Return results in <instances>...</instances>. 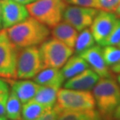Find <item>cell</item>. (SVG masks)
<instances>
[{"label": "cell", "mask_w": 120, "mask_h": 120, "mask_svg": "<svg viewBox=\"0 0 120 120\" xmlns=\"http://www.w3.org/2000/svg\"><path fill=\"white\" fill-rule=\"evenodd\" d=\"M100 77L92 69L87 68L74 77L68 79L64 84L65 88L90 91L98 81Z\"/></svg>", "instance_id": "7c38bea8"}, {"label": "cell", "mask_w": 120, "mask_h": 120, "mask_svg": "<svg viewBox=\"0 0 120 120\" xmlns=\"http://www.w3.org/2000/svg\"><path fill=\"white\" fill-rule=\"evenodd\" d=\"M0 24H1V3H0Z\"/></svg>", "instance_id": "d6a6232c"}, {"label": "cell", "mask_w": 120, "mask_h": 120, "mask_svg": "<svg viewBox=\"0 0 120 120\" xmlns=\"http://www.w3.org/2000/svg\"><path fill=\"white\" fill-rule=\"evenodd\" d=\"M9 93V85L6 81L0 78V95Z\"/></svg>", "instance_id": "83f0119b"}, {"label": "cell", "mask_w": 120, "mask_h": 120, "mask_svg": "<svg viewBox=\"0 0 120 120\" xmlns=\"http://www.w3.org/2000/svg\"><path fill=\"white\" fill-rule=\"evenodd\" d=\"M120 43V20H117L110 34L103 40L100 46H119Z\"/></svg>", "instance_id": "603a6c76"}, {"label": "cell", "mask_w": 120, "mask_h": 120, "mask_svg": "<svg viewBox=\"0 0 120 120\" xmlns=\"http://www.w3.org/2000/svg\"><path fill=\"white\" fill-rule=\"evenodd\" d=\"M104 60L108 66H113L120 64V47L104 46L102 49Z\"/></svg>", "instance_id": "7402d4cb"}, {"label": "cell", "mask_w": 120, "mask_h": 120, "mask_svg": "<svg viewBox=\"0 0 120 120\" xmlns=\"http://www.w3.org/2000/svg\"><path fill=\"white\" fill-rule=\"evenodd\" d=\"M0 120H6V118H2V117H0Z\"/></svg>", "instance_id": "e575fe53"}, {"label": "cell", "mask_w": 120, "mask_h": 120, "mask_svg": "<svg viewBox=\"0 0 120 120\" xmlns=\"http://www.w3.org/2000/svg\"><path fill=\"white\" fill-rule=\"evenodd\" d=\"M39 50L45 68L60 69L74 52L73 48L53 37L43 42L40 45Z\"/></svg>", "instance_id": "8992f818"}, {"label": "cell", "mask_w": 120, "mask_h": 120, "mask_svg": "<svg viewBox=\"0 0 120 120\" xmlns=\"http://www.w3.org/2000/svg\"><path fill=\"white\" fill-rule=\"evenodd\" d=\"M93 95L98 112L109 118L120 104V87L112 78H101L94 87Z\"/></svg>", "instance_id": "7a4b0ae2"}, {"label": "cell", "mask_w": 120, "mask_h": 120, "mask_svg": "<svg viewBox=\"0 0 120 120\" xmlns=\"http://www.w3.org/2000/svg\"><path fill=\"white\" fill-rule=\"evenodd\" d=\"M45 69L39 48L36 46L20 48L17 64V79H30Z\"/></svg>", "instance_id": "5b68a950"}, {"label": "cell", "mask_w": 120, "mask_h": 120, "mask_svg": "<svg viewBox=\"0 0 120 120\" xmlns=\"http://www.w3.org/2000/svg\"><path fill=\"white\" fill-rule=\"evenodd\" d=\"M52 37L65 43L68 47L74 48L78 36V31L66 22H60L52 28Z\"/></svg>", "instance_id": "5bb4252c"}, {"label": "cell", "mask_w": 120, "mask_h": 120, "mask_svg": "<svg viewBox=\"0 0 120 120\" xmlns=\"http://www.w3.org/2000/svg\"><path fill=\"white\" fill-rule=\"evenodd\" d=\"M115 14H116V16H117V18H120V4L116 8V11H115Z\"/></svg>", "instance_id": "1f68e13d"}, {"label": "cell", "mask_w": 120, "mask_h": 120, "mask_svg": "<svg viewBox=\"0 0 120 120\" xmlns=\"http://www.w3.org/2000/svg\"><path fill=\"white\" fill-rule=\"evenodd\" d=\"M20 48L12 43L6 29L0 31V77L17 79V64Z\"/></svg>", "instance_id": "52a82bcc"}, {"label": "cell", "mask_w": 120, "mask_h": 120, "mask_svg": "<svg viewBox=\"0 0 120 120\" xmlns=\"http://www.w3.org/2000/svg\"><path fill=\"white\" fill-rule=\"evenodd\" d=\"M11 85L12 91L18 97L20 101L24 105L32 100L39 89L40 86L34 81L23 79L20 81L8 80Z\"/></svg>", "instance_id": "4fadbf2b"}, {"label": "cell", "mask_w": 120, "mask_h": 120, "mask_svg": "<svg viewBox=\"0 0 120 120\" xmlns=\"http://www.w3.org/2000/svg\"><path fill=\"white\" fill-rule=\"evenodd\" d=\"M95 100L90 91L58 89L55 107L62 111H84L95 108Z\"/></svg>", "instance_id": "277c9868"}, {"label": "cell", "mask_w": 120, "mask_h": 120, "mask_svg": "<svg viewBox=\"0 0 120 120\" xmlns=\"http://www.w3.org/2000/svg\"><path fill=\"white\" fill-rule=\"evenodd\" d=\"M98 9L105 12H115L120 4V0H97Z\"/></svg>", "instance_id": "cb8c5ba5"}, {"label": "cell", "mask_w": 120, "mask_h": 120, "mask_svg": "<svg viewBox=\"0 0 120 120\" xmlns=\"http://www.w3.org/2000/svg\"><path fill=\"white\" fill-rule=\"evenodd\" d=\"M33 78L34 81L39 85L55 86L58 88H60L66 80L59 69L52 68L43 69Z\"/></svg>", "instance_id": "9a60e30c"}, {"label": "cell", "mask_w": 120, "mask_h": 120, "mask_svg": "<svg viewBox=\"0 0 120 120\" xmlns=\"http://www.w3.org/2000/svg\"><path fill=\"white\" fill-rule=\"evenodd\" d=\"M119 47H120V43H119Z\"/></svg>", "instance_id": "8d00e7d4"}, {"label": "cell", "mask_w": 120, "mask_h": 120, "mask_svg": "<svg viewBox=\"0 0 120 120\" xmlns=\"http://www.w3.org/2000/svg\"><path fill=\"white\" fill-rule=\"evenodd\" d=\"M67 3L73 6L95 8L98 9V4L97 0H66Z\"/></svg>", "instance_id": "d4e9b609"}, {"label": "cell", "mask_w": 120, "mask_h": 120, "mask_svg": "<svg viewBox=\"0 0 120 120\" xmlns=\"http://www.w3.org/2000/svg\"><path fill=\"white\" fill-rule=\"evenodd\" d=\"M58 89L59 88L55 86L41 85L32 100L42 105L47 109H52L56 102Z\"/></svg>", "instance_id": "2e32d148"}, {"label": "cell", "mask_w": 120, "mask_h": 120, "mask_svg": "<svg viewBox=\"0 0 120 120\" xmlns=\"http://www.w3.org/2000/svg\"><path fill=\"white\" fill-rule=\"evenodd\" d=\"M118 120H119V119H118Z\"/></svg>", "instance_id": "74e56055"}, {"label": "cell", "mask_w": 120, "mask_h": 120, "mask_svg": "<svg viewBox=\"0 0 120 120\" xmlns=\"http://www.w3.org/2000/svg\"><path fill=\"white\" fill-rule=\"evenodd\" d=\"M113 116H114V118H116V119L120 120V104L116 107V109H115V111L113 112Z\"/></svg>", "instance_id": "f1b7e54d"}, {"label": "cell", "mask_w": 120, "mask_h": 120, "mask_svg": "<svg viewBox=\"0 0 120 120\" xmlns=\"http://www.w3.org/2000/svg\"><path fill=\"white\" fill-rule=\"evenodd\" d=\"M60 112L54 106L52 109H47L37 120H57Z\"/></svg>", "instance_id": "484cf974"}, {"label": "cell", "mask_w": 120, "mask_h": 120, "mask_svg": "<svg viewBox=\"0 0 120 120\" xmlns=\"http://www.w3.org/2000/svg\"><path fill=\"white\" fill-rule=\"evenodd\" d=\"M57 120H105V118L95 109L84 111H62Z\"/></svg>", "instance_id": "ac0fdd59"}, {"label": "cell", "mask_w": 120, "mask_h": 120, "mask_svg": "<svg viewBox=\"0 0 120 120\" xmlns=\"http://www.w3.org/2000/svg\"><path fill=\"white\" fill-rule=\"evenodd\" d=\"M88 64L89 67L101 78H112L102 54V48L100 45H94L85 51L79 54Z\"/></svg>", "instance_id": "8fae6325"}, {"label": "cell", "mask_w": 120, "mask_h": 120, "mask_svg": "<svg viewBox=\"0 0 120 120\" xmlns=\"http://www.w3.org/2000/svg\"><path fill=\"white\" fill-rule=\"evenodd\" d=\"M1 26H1V24H0V31H1Z\"/></svg>", "instance_id": "d590c367"}, {"label": "cell", "mask_w": 120, "mask_h": 120, "mask_svg": "<svg viewBox=\"0 0 120 120\" xmlns=\"http://www.w3.org/2000/svg\"><path fill=\"white\" fill-rule=\"evenodd\" d=\"M10 40L19 48L41 45L48 39L49 27L33 17L6 29Z\"/></svg>", "instance_id": "6da1fadb"}, {"label": "cell", "mask_w": 120, "mask_h": 120, "mask_svg": "<svg viewBox=\"0 0 120 120\" xmlns=\"http://www.w3.org/2000/svg\"><path fill=\"white\" fill-rule=\"evenodd\" d=\"M117 80H118V82L119 83V85H120V75H119L118 77H117Z\"/></svg>", "instance_id": "836d02e7"}, {"label": "cell", "mask_w": 120, "mask_h": 120, "mask_svg": "<svg viewBox=\"0 0 120 120\" xmlns=\"http://www.w3.org/2000/svg\"><path fill=\"white\" fill-rule=\"evenodd\" d=\"M66 7V0H37L26 6L30 16L49 28L61 22Z\"/></svg>", "instance_id": "3957f363"}, {"label": "cell", "mask_w": 120, "mask_h": 120, "mask_svg": "<svg viewBox=\"0 0 120 120\" xmlns=\"http://www.w3.org/2000/svg\"><path fill=\"white\" fill-rule=\"evenodd\" d=\"M87 68L88 64L80 55L71 56L62 66L61 72L65 79H70Z\"/></svg>", "instance_id": "e0dca14e"}, {"label": "cell", "mask_w": 120, "mask_h": 120, "mask_svg": "<svg viewBox=\"0 0 120 120\" xmlns=\"http://www.w3.org/2000/svg\"><path fill=\"white\" fill-rule=\"evenodd\" d=\"M47 109L34 100L23 105L21 120H37Z\"/></svg>", "instance_id": "d6986e66"}, {"label": "cell", "mask_w": 120, "mask_h": 120, "mask_svg": "<svg viewBox=\"0 0 120 120\" xmlns=\"http://www.w3.org/2000/svg\"><path fill=\"white\" fill-rule=\"evenodd\" d=\"M117 16L112 12L98 11L91 25V32L96 43L100 45L116 25Z\"/></svg>", "instance_id": "30bf717a"}, {"label": "cell", "mask_w": 120, "mask_h": 120, "mask_svg": "<svg viewBox=\"0 0 120 120\" xmlns=\"http://www.w3.org/2000/svg\"><path fill=\"white\" fill-rule=\"evenodd\" d=\"M1 3V26L8 29L29 17L26 6L13 0H0Z\"/></svg>", "instance_id": "9c48e42d"}, {"label": "cell", "mask_w": 120, "mask_h": 120, "mask_svg": "<svg viewBox=\"0 0 120 120\" xmlns=\"http://www.w3.org/2000/svg\"><path fill=\"white\" fill-rule=\"evenodd\" d=\"M22 103L12 91L9 94L6 106V118L10 120H21Z\"/></svg>", "instance_id": "ffe728a7"}, {"label": "cell", "mask_w": 120, "mask_h": 120, "mask_svg": "<svg viewBox=\"0 0 120 120\" xmlns=\"http://www.w3.org/2000/svg\"><path fill=\"white\" fill-rule=\"evenodd\" d=\"M98 12L95 8L70 6L66 8L62 19L77 31H81L91 26Z\"/></svg>", "instance_id": "ba28073f"}, {"label": "cell", "mask_w": 120, "mask_h": 120, "mask_svg": "<svg viewBox=\"0 0 120 120\" xmlns=\"http://www.w3.org/2000/svg\"><path fill=\"white\" fill-rule=\"evenodd\" d=\"M94 43H95V40L94 39L91 30L86 28V29L81 30L80 34H78L75 46L73 48L74 51L76 54L79 55L89 48L93 47Z\"/></svg>", "instance_id": "44dd1931"}, {"label": "cell", "mask_w": 120, "mask_h": 120, "mask_svg": "<svg viewBox=\"0 0 120 120\" xmlns=\"http://www.w3.org/2000/svg\"><path fill=\"white\" fill-rule=\"evenodd\" d=\"M9 93H6L0 95V117H2V118H6V106L7 99H8L9 97Z\"/></svg>", "instance_id": "4316f807"}, {"label": "cell", "mask_w": 120, "mask_h": 120, "mask_svg": "<svg viewBox=\"0 0 120 120\" xmlns=\"http://www.w3.org/2000/svg\"><path fill=\"white\" fill-rule=\"evenodd\" d=\"M111 71H112V72H114V73L120 74V64H118L112 66Z\"/></svg>", "instance_id": "4dcf8cb0"}, {"label": "cell", "mask_w": 120, "mask_h": 120, "mask_svg": "<svg viewBox=\"0 0 120 120\" xmlns=\"http://www.w3.org/2000/svg\"><path fill=\"white\" fill-rule=\"evenodd\" d=\"M13 1L18 2V3H20L22 5H24V6H27V5L30 4V3H32L37 0H13Z\"/></svg>", "instance_id": "f546056e"}]
</instances>
